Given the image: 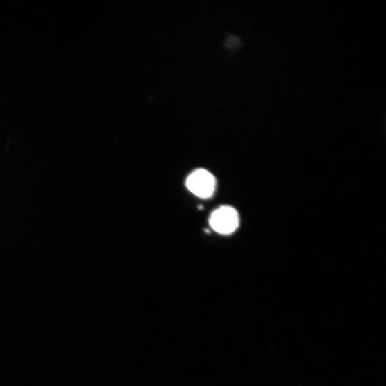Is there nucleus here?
I'll return each instance as SVG.
<instances>
[{
  "mask_svg": "<svg viewBox=\"0 0 386 386\" xmlns=\"http://www.w3.org/2000/svg\"><path fill=\"white\" fill-rule=\"evenodd\" d=\"M186 186L192 194L201 199H208L216 190L217 180L209 171L198 169L187 177Z\"/></svg>",
  "mask_w": 386,
  "mask_h": 386,
  "instance_id": "nucleus-1",
  "label": "nucleus"
},
{
  "mask_svg": "<svg viewBox=\"0 0 386 386\" xmlns=\"http://www.w3.org/2000/svg\"><path fill=\"white\" fill-rule=\"evenodd\" d=\"M209 223L211 228L218 233L229 235L239 228L240 219L235 208L222 206L211 214Z\"/></svg>",
  "mask_w": 386,
  "mask_h": 386,
  "instance_id": "nucleus-2",
  "label": "nucleus"
}]
</instances>
